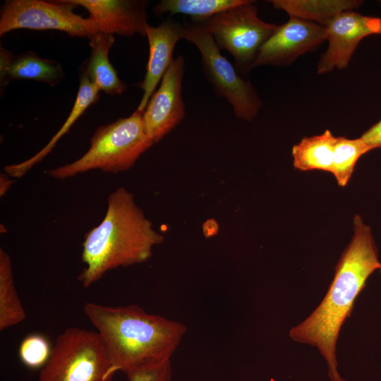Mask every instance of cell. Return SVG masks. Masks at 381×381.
<instances>
[{"mask_svg": "<svg viewBox=\"0 0 381 381\" xmlns=\"http://www.w3.org/2000/svg\"><path fill=\"white\" fill-rule=\"evenodd\" d=\"M325 40L324 26L290 17L262 46L253 68L265 65L288 66L301 55L316 49Z\"/></svg>", "mask_w": 381, "mask_h": 381, "instance_id": "cell-11", "label": "cell"}, {"mask_svg": "<svg viewBox=\"0 0 381 381\" xmlns=\"http://www.w3.org/2000/svg\"><path fill=\"white\" fill-rule=\"evenodd\" d=\"M255 2L246 0L198 23L212 35L220 50L231 54L240 75L253 68L260 48L281 27L259 18Z\"/></svg>", "mask_w": 381, "mask_h": 381, "instance_id": "cell-6", "label": "cell"}, {"mask_svg": "<svg viewBox=\"0 0 381 381\" xmlns=\"http://www.w3.org/2000/svg\"><path fill=\"white\" fill-rule=\"evenodd\" d=\"M115 373L98 333L73 327L56 337L38 381H111Z\"/></svg>", "mask_w": 381, "mask_h": 381, "instance_id": "cell-5", "label": "cell"}, {"mask_svg": "<svg viewBox=\"0 0 381 381\" xmlns=\"http://www.w3.org/2000/svg\"><path fill=\"white\" fill-rule=\"evenodd\" d=\"M85 8L99 32L126 37L136 34L145 36L146 0H69Z\"/></svg>", "mask_w": 381, "mask_h": 381, "instance_id": "cell-12", "label": "cell"}, {"mask_svg": "<svg viewBox=\"0 0 381 381\" xmlns=\"http://www.w3.org/2000/svg\"><path fill=\"white\" fill-rule=\"evenodd\" d=\"M246 0H162L153 8L155 15L181 13L190 16L191 23H200Z\"/></svg>", "mask_w": 381, "mask_h": 381, "instance_id": "cell-20", "label": "cell"}, {"mask_svg": "<svg viewBox=\"0 0 381 381\" xmlns=\"http://www.w3.org/2000/svg\"><path fill=\"white\" fill-rule=\"evenodd\" d=\"M69 0H7L1 7L0 36L17 29L56 30L90 40L99 31L94 22L73 11Z\"/></svg>", "mask_w": 381, "mask_h": 381, "instance_id": "cell-8", "label": "cell"}, {"mask_svg": "<svg viewBox=\"0 0 381 381\" xmlns=\"http://www.w3.org/2000/svg\"><path fill=\"white\" fill-rule=\"evenodd\" d=\"M52 346L42 334L34 333L26 336L21 341L18 356L21 363L32 370L42 369L49 361Z\"/></svg>", "mask_w": 381, "mask_h": 381, "instance_id": "cell-22", "label": "cell"}, {"mask_svg": "<svg viewBox=\"0 0 381 381\" xmlns=\"http://www.w3.org/2000/svg\"><path fill=\"white\" fill-rule=\"evenodd\" d=\"M336 141L337 137L329 130L302 138L292 147L294 167L301 171L318 169L332 173Z\"/></svg>", "mask_w": 381, "mask_h": 381, "instance_id": "cell-18", "label": "cell"}, {"mask_svg": "<svg viewBox=\"0 0 381 381\" xmlns=\"http://www.w3.org/2000/svg\"><path fill=\"white\" fill-rule=\"evenodd\" d=\"M379 270H380V274H381V269H380Z\"/></svg>", "mask_w": 381, "mask_h": 381, "instance_id": "cell-26", "label": "cell"}, {"mask_svg": "<svg viewBox=\"0 0 381 381\" xmlns=\"http://www.w3.org/2000/svg\"><path fill=\"white\" fill-rule=\"evenodd\" d=\"M0 78L3 88L9 80L29 79L55 86L64 77L61 66L55 61L40 58L33 52L14 56L1 47Z\"/></svg>", "mask_w": 381, "mask_h": 381, "instance_id": "cell-14", "label": "cell"}, {"mask_svg": "<svg viewBox=\"0 0 381 381\" xmlns=\"http://www.w3.org/2000/svg\"><path fill=\"white\" fill-rule=\"evenodd\" d=\"M112 35L99 32L90 40L91 54L83 73L99 90L110 95H121L126 89L109 59L114 44Z\"/></svg>", "mask_w": 381, "mask_h": 381, "instance_id": "cell-16", "label": "cell"}, {"mask_svg": "<svg viewBox=\"0 0 381 381\" xmlns=\"http://www.w3.org/2000/svg\"><path fill=\"white\" fill-rule=\"evenodd\" d=\"M185 59L182 55L174 59L143 112L147 133L154 143L159 142L183 119L185 103L182 83Z\"/></svg>", "mask_w": 381, "mask_h": 381, "instance_id": "cell-10", "label": "cell"}, {"mask_svg": "<svg viewBox=\"0 0 381 381\" xmlns=\"http://www.w3.org/2000/svg\"><path fill=\"white\" fill-rule=\"evenodd\" d=\"M84 313L97 329L115 372L171 361L186 326L137 305L109 306L87 302Z\"/></svg>", "mask_w": 381, "mask_h": 381, "instance_id": "cell-2", "label": "cell"}, {"mask_svg": "<svg viewBox=\"0 0 381 381\" xmlns=\"http://www.w3.org/2000/svg\"><path fill=\"white\" fill-rule=\"evenodd\" d=\"M154 143L148 135L143 113L135 111L108 125L99 126L87 151L75 161L47 171L56 179H66L90 170L117 174L130 169Z\"/></svg>", "mask_w": 381, "mask_h": 381, "instance_id": "cell-4", "label": "cell"}, {"mask_svg": "<svg viewBox=\"0 0 381 381\" xmlns=\"http://www.w3.org/2000/svg\"><path fill=\"white\" fill-rule=\"evenodd\" d=\"M10 176H8L6 173H1L0 174V195L1 197L4 196L6 192L8 190V189L11 188L12 183H13V180L10 179Z\"/></svg>", "mask_w": 381, "mask_h": 381, "instance_id": "cell-25", "label": "cell"}, {"mask_svg": "<svg viewBox=\"0 0 381 381\" xmlns=\"http://www.w3.org/2000/svg\"><path fill=\"white\" fill-rule=\"evenodd\" d=\"M277 9L286 12L290 17L311 21L325 27L341 12L359 7V0H272Z\"/></svg>", "mask_w": 381, "mask_h": 381, "instance_id": "cell-17", "label": "cell"}, {"mask_svg": "<svg viewBox=\"0 0 381 381\" xmlns=\"http://www.w3.org/2000/svg\"><path fill=\"white\" fill-rule=\"evenodd\" d=\"M361 138L371 150L381 148V119L367 130Z\"/></svg>", "mask_w": 381, "mask_h": 381, "instance_id": "cell-24", "label": "cell"}, {"mask_svg": "<svg viewBox=\"0 0 381 381\" xmlns=\"http://www.w3.org/2000/svg\"><path fill=\"white\" fill-rule=\"evenodd\" d=\"M99 90L82 72L80 85L73 108L61 128L51 138L48 143L37 154L20 163L6 165L4 170L11 177L19 179L25 175L35 164L40 162L56 146L64 136L82 116L85 110L99 99Z\"/></svg>", "mask_w": 381, "mask_h": 381, "instance_id": "cell-15", "label": "cell"}, {"mask_svg": "<svg viewBox=\"0 0 381 381\" xmlns=\"http://www.w3.org/2000/svg\"><path fill=\"white\" fill-rule=\"evenodd\" d=\"M380 269L371 228L357 214L353 218V235L336 265L327 294L311 314L289 331L294 341L318 348L327 363L330 381H346L337 370L339 332L367 279Z\"/></svg>", "mask_w": 381, "mask_h": 381, "instance_id": "cell-1", "label": "cell"}, {"mask_svg": "<svg viewBox=\"0 0 381 381\" xmlns=\"http://www.w3.org/2000/svg\"><path fill=\"white\" fill-rule=\"evenodd\" d=\"M26 318L14 282L10 255L0 248V330L16 325Z\"/></svg>", "mask_w": 381, "mask_h": 381, "instance_id": "cell-19", "label": "cell"}, {"mask_svg": "<svg viewBox=\"0 0 381 381\" xmlns=\"http://www.w3.org/2000/svg\"><path fill=\"white\" fill-rule=\"evenodd\" d=\"M183 25L184 39L199 50L203 73L214 94L231 105L236 117L251 121L262 105L255 87L238 74L201 25L188 21Z\"/></svg>", "mask_w": 381, "mask_h": 381, "instance_id": "cell-7", "label": "cell"}, {"mask_svg": "<svg viewBox=\"0 0 381 381\" xmlns=\"http://www.w3.org/2000/svg\"><path fill=\"white\" fill-rule=\"evenodd\" d=\"M369 151L371 150L361 137L355 139L337 137L332 174L339 186L342 187L346 186L357 161Z\"/></svg>", "mask_w": 381, "mask_h": 381, "instance_id": "cell-21", "label": "cell"}, {"mask_svg": "<svg viewBox=\"0 0 381 381\" xmlns=\"http://www.w3.org/2000/svg\"><path fill=\"white\" fill-rule=\"evenodd\" d=\"M126 375L128 381H171V361L138 368Z\"/></svg>", "mask_w": 381, "mask_h": 381, "instance_id": "cell-23", "label": "cell"}, {"mask_svg": "<svg viewBox=\"0 0 381 381\" xmlns=\"http://www.w3.org/2000/svg\"><path fill=\"white\" fill-rule=\"evenodd\" d=\"M163 241L133 195L124 187L118 188L108 196L102 221L84 236L81 259L85 267L78 280L88 288L110 270L144 262Z\"/></svg>", "mask_w": 381, "mask_h": 381, "instance_id": "cell-3", "label": "cell"}, {"mask_svg": "<svg viewBox=\"0 0 381 381\" xmlns=\"http://www.w3.org/2000/svg\"><path fill=\"white\" fill-rule=\"evenodd\" d=\"M184 25L173 18L166 19L157 26L147 25L149 58L144 79L140 84L143 94L136 111L144 112L158 83L174 59L173 52L176 43L184 39Z\"/></svg>", "mask_w": 381, "mask_h": 381, "instance_id": "cell-13", "label": "cell"}, {"mask_svg": "<svg viewBox=\"0 0 381 381\" xmlns=\"http://www.w3.org/2000/svg\"><path fill=\"white\" fill-rule=\"evenodd\" d=\"M325 28L328 48L318 63V74L331 72L335 68H346L362 39L381 34V18L346 11L338 14Z\"/></svg>", "mask_w": 381, "mask_h": 381, "instance_id": "cell-9", "label": "cell"}]
</instances>
